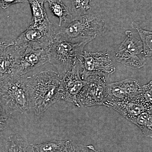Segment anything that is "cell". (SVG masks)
<instances>
[{
  "mask_svg": "<svg viewBox=\"0 0 152 152\" xmlns=\"http://www.w3.org/2000/svg\"><path fill=\"white\" fill-rule=\"evenodd\" d=\"M80 75L85 80L90 76L94 75L112 74L115 72L110 54L107 51L104 52L83 51L81 55Z\"/></svg>",
  "mask_w": 152,
  "mask_h": 152,
  "instance_id": "cell-6",
  "label": "cell"
},
{
  "mask_svg": "<svg viewBox=\"0 0 152 152\" xmlns=\"http://www.w3.org/2000/svg\"><path fill=\"white\" fill-rule=\"evenodd\" d=\"M1 152H34L32 144L20 134L10 136L5 140Z\"/></svg>",
  "mask_w": 152,
  "mask_h": 152,
  "instance_id": "cell-15",
  "label": "cell"
},
{
  "mask_svg": "<svg viewBox=\"0 0 152 152\" xmlns=\"http://www.w3.org/2000/svg\"><path fill=\"white\" fill-rule=\"evenodd\" d=\"M0 152H1V151H0Z\"/></svg>",
  "mask_w": 152,
  "mask_h": 152,
  "instance_id": "cell-25",
  "label": "cell"
},
{
  "mask_svg": "<svg viewBox=\"0 0 152 152\" xmlns=\"http://www.w3.org/2000/svg\"><path fill=\"white\" fill-rule=\"evenodd\" d=\"M91 1V0H71L72 18H77L88 13V11L91 9L90 5Z\"/></svg>",
  "mask_w": 152,
  "mask_h": 152,
  "instance_id": "cell-19",
  "label": "cell"
},
{
  "mask_svg": "<svg viewBox=\"0 0 152 152\" xmlns=\"http://www.w3.org/2000/svg\"><path fill=\"white\" fill-rule=\"evenodd\" d=\"M81 60L79 58L71 69L60 80L59 91L61 100L80 107L77 102L79 93L86 84L80 75Z\"/></svg>",
  "mask_w": 152,
  "mask_h": 152,
  "instance_id": "cell-9",
  "label": "cell"
},
{
  "mask_svg": "<svg viewBox=\"0 0 152 152\" xmlns=\"http://www.w3.org/2000/svg\"><path fill=\"white\" fill-rule=\"evenodd\" d=\"M31 10L32 22L29 27L44 28L52 26L44 7L45 0H28Z\"/></svg>",
  "mask_w": 152,
  "mask_h": 152,
  "instance_id": "cell-14",
  "label": "cell"
},
{
  "mask_svg": "<svg viewBox=\"0 0 152 152\" xmlns=\"http://www.w3.org/2000/svg\"><path fill=\"white\" fill-rule=\"evenodd\" d=\"M61 27L57 37L72 43L87 45L105 32L107 23L100 15L87 13L71 18Z\"/></svg>",
  "mask_w": 152,
  "mask_h": 152,
  "instance_id": "cell-2",
  "label": "cell"
},
{
  "mask_svg": "<svg viewBox=\"0 0 152 152\" xmlns=\"http://www.w3.org/2000/svg\"><path fill=\"white\" fill-rule=\"evenodd\" d=\"M25 75H14L0 83V104L8 115L29 110Z\"/></svg>",
  "mask_w": 152,
  "mask_h": 152,
  "instance_id": "cell-3",
  "label": "cell"
},
{
  "mask_svg": "<svg viewBox=\"0 0 152 152\" xmlns=\"http://www.w3.org/2000/svg\"><path fill=\"white\" fill-rule=\"evenodd\" d=\"M10 116L6 113L0 104V132L7 127Z\"/></svg>",
  "mask_w": 152,
  "mask_h": 152,
  "instance_id": "cell-22",
  "label": "cell"
},
{
  "mask_svg": "<svg viewBox=\"0 0 152 152\" xmlns=\"http://www.w3.org/2000/svg\"><path fill=\"white\" fill-rule=\"evenodd\" d=\"M56 34L53 25L44 28L29 27L15 39V45L47 50L53 43Z\"/></svg>",
  "mask_w": 152,
  "mask_h": 152,
  "instance_id": "cell-10",
  "label": "cell"
},
{
  "mask_svg": "<svg viewBox=\"0 0 152 152\" xmlns=\"http://www.w3.org/2000/svg\"><path fill=\"white\" fill-rule=\"evenodd\" d=\"M133 124L142 131L146 137H152V112L146 111L142 113L136 118Z\"/></svg>",
  "mask_w": 152,
  "mask_h": 152,
  "instance_id": "cell-18",
  "label": "cell"
},
{
  "mask_svg": "<svg viewBox=\"0 0 152 152\" xmlns=\"http://www.w3.org/2000/svg\"><path fill=\"white\" fill-rule=\"evenodd\" d=\"M152 82L150 81L148 83L142 86V94L145 99L148 102L152 103Z\"/></svg>",
  "mask_w": 152,
  "mask_h": 152,
  "instance_id": "cell-21",
  "label": "cell"
},
{
  "mask_svg": "<svg viewBox=\"0 0 152 152\" xmlns=\"http://www.w3.org/2000/svg\"><path fill=\"white\" fill-rule=\"evenodd\" d=\"M107 107L114 109L132 123L140 114L146 111H152V104L145 99L142 93L122 102L110 104Z\"/></svg>",
  "mask_w": 152,
  "mask_h": 152,
  "instance_id": "cell-11",
  "label": "cell"
},
{
  "mask_svg": "<svg viewBox=\"0 0 152 152\" xmlns=\"http://www.w3.org/2000/svg\"><path fill=\"white\" fill-rule=\"evenodd\" d=\"M26 47L15 45L0 52V83L15 75L16 66Z\"/></svg>",
  "mask_w": 152,
  "mask_h": 152,
  "instance_id": "cell-13",
  "label": "cell"
},
{
  "mask_svg": "<svg viewBox=\"0 0 152 152\" xmlns=\"http://www.w3.org/2000/svg\"><path fill=\"white\" fill-rule=\"evenodd\" d=\"M28 3V0H0V7L5 10L15 4Z\"/></svg>",
  "mask_w": 152,
  "mask_h": 152,
  "instance_id": "cell-23",
  "label": "cell"
},
{
  "mask_svg": "<svg viewBox=\"0 0 152 152\" xmlns=\"http://www.w3.org/2000/svg\"><path fill=\"white\" fill-rule=\"evenodd\" d=\"M57 72L48 70L26 77L29 110L41 115L50 107L61 100L59 91L60 80Z\"/></svg>",
  "mask_w": 152,
  "mask_h": 152,
  "instance_id": "cell-1",
  "label": "cell"
},
{
  "mask_svg": "<svg viewBox=\"0 0 152 152\" xmlns=\"http://www.w3.org/2000/svg\"><path fill=\"white\" fill-rule=\"evenodd\" d=\"M49 4V8L52 14L58 18L59 26L61 27L72 18L67 7L61 0H45Z\"/></svg>",
  "mask_w": 152,
  "mask_h": 152,
  "instance_id": "cell-16",
  "label": "cell"
},
{
  "mask_svg": "<svg viewBox=\"0 0 152 152\" xmlns=\"http://www.w3.org/2000/svg\"><path fill=\"white\" fill-rule=\"evenodd\" d=\"M63 152H102L95 149L92 145H81L69 140L66 148Z\"/></svg>",
  "mask_w": 152,
  "mask_h": 152,
  "instance_id": "cell-20",
  "label": "cell"
},
{
  "mask_svg": "<svg viewBox=\"0 0 152 152\" xmlns=\"http://www.w3.org/2000/svg\"><path fill=\"white\" fill-rule=\"evenodd\" d=\"M132 28L135 30L140 35L142 45L143 53L145 56L151 57L152 54V33L150 31L144 30L141 27L139 23L133 21L132 23Z\"/></svg>",
  "mask_w": 152,
  "mask_h": 152,
  "instance_id": "cell-17",
  "label": "cell"
},
{
  "mask_svg": "<svg viewBox=\"0 0 152 152\" xmlns=\"http://www.w3.org/2000/svg\"><path fill=\"white\" fill-rule=\"evenodd\" d=\"M115 58L128 67L139 69L146 64L142 45L130 30L125 31V38L115 53Z\"/></svg>",
  "mask_w": 152,
  "mask_h": 152,
  "instance_id": "cell-5",
  "label": "cell"
},
{
  "mask_svg": "<svg viewBox=\"0 0 152 152\" xmlns=\"http://www.w3.org/2000/svg\"><path fill=\"white\" fill-rule=\"evenodd\" d=\"M48 62L46 50L27 47L16 66L14 75H25Z\"/></svg>",
  "mask_w": 152,
  "mask_h": 152,
  "instance_id": "cell-12",
  "label": "cell"
},
{
  "mask_svg": "<svg viewBox=\"0 0 152 152\" xmlns=\"http://www.w3.org/2000/svg\"><path fill=\"white\" fill-rule=\"evenodd\" d=\"M142 92V86L138 81L129 78L107 84L105 90L103 106L122 102L136 96Z\"/></svg>",
  "mask_w": 152,
  "mask_h": 152,
  "instance_id": "cell-8",
  "label": "cell"
},
{
  "mask_svg": "<svg viewBox=\"0 0 152 152\" xmlns=\"http://www.w3.org/2000/svg\"><path fill=\"white\" fill-rule=\"evenodd\" d=\"M85 81L86 84L77 97L80 107L103 106L107 84L105 75H93L88 77Z\"/></svg>",
  "mask_w": 152,
  "mask_h": 152,
  "instance_id": "cell-7",
  "label": "cell"
},
{
  "mask_svg": "<svg viewBox=\"0 0 152 152\" xmlns=\"http://www.w3.org/2000/svg\"><path fill=\"white\" fill-rule=\"evenodd\" d=\"M15 45V39H0V52L6 48Z\"/></svg>",
  "mask_w": 152,
  "mask_h": 152,
  "instance_id": "cell-24",
  "label": "cell"
},
{
  "mask_svg": "<svg viewBox=\"0 0 152 152\" xmlns=\"http://www.w3.org/2000/svg\"><path fill=\"white\" fill-rule=\"evenodd\" d=\"M85 44H74L55 36L53 43L46 50L48 62L56 68L62 78L80 58Z\"/></svg>",
  "mask_w": 152,
  "mask_h": 152,
  "instance_id": "cell-4",
  "label": "cell"
}]
</instances>
